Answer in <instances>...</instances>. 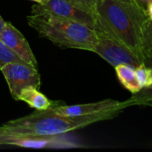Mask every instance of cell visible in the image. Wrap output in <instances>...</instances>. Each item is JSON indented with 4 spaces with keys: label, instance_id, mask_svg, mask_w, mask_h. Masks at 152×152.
Segmentation results:
<instances>
[{
    "label": "cell",
    "instance_id": "e0dca14e",
    "mask_svg": "<svg viewBox=\"0 0 152 152\" xmlns=\"http://www.w3.org/2000/svg\"><path fill=\"white\" fill-rule=\"evenodd\" d=\"M146 13L149 19H152V2L148 5L147 10H146Z\"/></svg>",
    "mask_w": 152,
    "mask_h": 152
},
{
    "label": "cell",
    "instance_id": "3957f363",
    "mask_svg": "<svg viewBox=\"0 0 152 152\" xmlns=\"http://www.w3.org/2000/svg\"><path fill=\"white\" fill-rule=\"evenodd\" d=\"M28 25L42 37L62 48L94 52L97 35L95 30L78 21L49 15H29Z\"/></svg>",
    "mask_w": 152,
    "mask_h": 152
},
{
    "label": "cell",
    "instance_id": "4fadbf2b",
    "mask_svg": "<svg viewBox=\"0 0 152 152\" xmlns=\"http://www.w3.org/2000/svg\"><path fill=\"white\" fill-rule=\"evenodd\" d=\"M135 72L142 88H152V67L142 64L135 68Z\"/></svg>",
    "mask_w": 152,
    "mask_h": 152
},
{
    "label": "cell",
    "instance_id": "30bf717a",
    "mask_svg": "<svg viewBox=\"0 0 152 152\" xmlns=\"http://www.w3.org/2000/svg\"><path fill=\"white\" fill-rule=\"evenodd\" d=\"M19 101L27 103L36 110H45L61 104L59 102H53L49 100L44 94L40 93L38 89L34 86L23 88L19 94Z\"/></svg>",
    "mask_w": 152,
    "mask_h": 152
},
{
    "label": "cell",
    "instance_id": "2e32d148",
    "mask_svg": "<svg viewBox=\"0 0 152 152\" xmlns=\"http://www.w3.org/2000/svg\"><path fill=\"white\" fill-rule=\"evenodd\" d=\"M133 1L138 7H140L142 10H143L145 12H146L148 5L152 2V0H133Z\"/></svg>",
    "mask_w": 152,
    "mask_h": 152
},
{
    "label": "cell",
    "instance_id": "277c9868",
    "mask_svg": "<svg viewBox=\"0 0 152 152\" xmlns=\"http://www.w3.org/2000/svg\"><path fill=\"white\" fill-rule=\"evenodd\" d=\"M94 30L97 41L93 53L98 54L113 67L126 64L137 68L142 64H148L142 57L97 22H95Z\"/></svg>",
    "mask_w": 152,
    "mask_h": 152
},
{
    "label": "cell",
    "instance_id": "9a60e30c",
    "mask_svg": "<svg viewBox=\"0 0 152 152\" xmlns=\"http://www.w3.org/2000/svg\"><path fill=\"white\" fill-rule=\"evenodd\" d=\"M82 10L95 16L98 0H69Z\"/></svg>",
    "mask_w": 152,
    "mask_h": 152
},
{
    "label": "cell",
    "instance_id": "ac0fdd59",
    "mask_svg": "<svg viewBox=\"0 0 152 152\" xmlns=\"http://www.w3.org/2000/svg\"><path fill=\"white\" fill-rule=\"evenodd\" d=\"M4 24H5V21L4 20V19L1 17V15H0V33H1V31H2V29H3V28H4Z\"/></svg>",
    "mask_w": 152,
    "mask_h": 152
},
{
    "label": "cell",
    "instance_id": "ffe728a7",
    "mask_svg": "<svg viewBox=\"0 0 152 152\" xmlns=\"http://www.w3.org/2000/svg\"><path fill=\"white\" fill-rule=\"evenodd\" d=\"M122 1H126V2H129V3H134L133 0H122Z\"/></svg>",
    "mask_w": 152,
    "mask_h": 152
},
{
    "label": "cell",
    "instance_id": "7a4b0ae2",
    "mask_svg": "<svg viewBox=\"0 0 152 152\" xmlns=\"http://www.w3.org/2000/svg\"><path fill=\"white\" fill-rule=\"evenodd\" d=\"M122 112L119 110L85 116H61L46 110H35L28 116L4 123L3 126L20 133L34 135H59L75 131L96 122L111 119Z\"/></svg>",
    "mask_w": 152,
    "mask_h": 152
},
{
    "label": "cell",
    "instance_id": "6da1fadb",
    "mask_svg": "<svg viewBox=\"0 0 152 152\" xmlns=\"http://www.w3.org/2000/svg\"><path fill=\"white\" fill-rule=\"evenodd\" d=\"M147 19L146 12L134 3L122 0H98L95 22L108 29L143 60L141 39L142 26Z\"/></svg>",
    "mask_w": 152,
    "mask_h": 152
},
{
    "label": "cell",
    "instance_id": "8fae6325",
    "mask_svg": "<svg viewBox=\"0 0 152 152\" xmlns=\"http://www.w3.org/2000/svg\"><path fill=\"white\" fill-rule=\"evenodd\" d=\"M117 77L121 85L132 94H138L142 91V86L136 76L135 68L130 65L121 64L115 67Z\"/></svg>",
    "mask_w": 152,
    "mask_h": 152
},
{
    "label": "cell",
    "instance_id": "5bb4252c",
    "mask_svg": "<svg viewBox=\"0 0 152 152\" xmlns=\"http://www.w3.org/2000/svg\"><path fill=\"white\" fill-rule=\"evenodd\" d=\"M21 61H23L19 56H17L11 49H9L7 45H5L4 42L0 39V69L7 63Z\"/></svg>",
    "mask_w": 152,
    "mask_h": 152
},
{
    "label": "cell",
    "instance_id": "8992f818",
    "mask_svg": "<svg viewBox=\"0 0 152 152\" xmlns=\"http://www.w3.org/2000/svg\"><path fill=\"white\" fill-rule=\"evenodd\" d=\"M152 101V97L149 96H133L132 98L119 102L112 99H106L96 102H90L85 104H77V105H65L59 104L48 110H45L47 112L52 114H57L61 116H85L91 115L104 111H110L114 110H124L125 109L139 104H145L148 102Z\"/></svg>",
    "mask_w": 152,
    "mask_h": 152
},
{
    "label": "cell",
    "instance_id": "d6986e66",
    "mask_svg": "<svg viewBox=\"0 0 152 152\" xmlns=\"http://www.w3.org/2000/svg\"><path fill=\"white\" fill-rule=\"evenodd\" d=\"M31 1H33V2H35V3H37V4H45L47 0H31Z\"/></svg>",
    "mask_w": 152,
    "mask_h": 152
},
{
    "label": "cell",
    "instance_id": "ba28073f",
    "mask_svg": "<svg viewBox=\"0 0 152 152\" xmlns=\"http://www.w3.org/2000/svg\"><path fill=\"white\" fill-rule=\"evenodd\" d=\"M32 15H49L84 23L94 29L95 16L82 10L69 0H47L45 4H35L31 7Z\"/></svg>",
    "mask_w": 152,
    "mask_h": 152
},
{
    "label": "cell",
    "instance_id": "5b68a950",
    "mask_svg": "<svg viewBox=\"0 0 152 152\" xmlns=\"http://www.w3.org/2000/svg\"><path fill=\"white\" fill-rule=\"evenodd\" d=\"M10 145L32 149L72 148L77 145L63 134L59 135H34L11 130L0 126V146Z\"/></svg>",
    "mask_w": 152,
    "mask_h": 152
},
{
    "label": "cell",
    "instance_id": "9c48e42d",
    "mask_svg": "<svg viewBox=\"0 0 152 152\" xmlns=\"http://www.w3.org/2000/svg\"><path fill=\"white\" fill-rule=\"evenodd\" d=\"M0 39L23 61L37 69V61L28 42L11 22L5 21L0 33Z\"/></svg>",
    "mask_w": 152,
    "mask_h": 152
},
{
    "label": "cell",
    "instance_id": "52a82bcc",
    "mask_svg": "<svg viewBox=\"0 0 152 152\" xmlns=\"http://www.w3.org/2000/svg\"><path fill=\"white\" fill-rule=\"evenodd\" d=\"M0 70L5 78L12 97L16 101H19V94L23 88L40 87L41 79L37 69L24 61L7 63Z\"/></svg>",
    "mask_w": 152,
    "mask_h": 152
},
{
    "label": "cell",
    "instance_id": "7c38bea8",
    "mask_svg": "<svg viewBox=\"0 0 152 152\" xmlns=\"http://www.w3.org/2000/svg\"><path fill=\"white\" fill-rule=\"evenodd\" d=\"M142 53L149 65L152 62V19H147L142 26L141 39Z\"/></svg>",
    "mask_w": 152,
    "mask_h": 152
}]
</instances>
